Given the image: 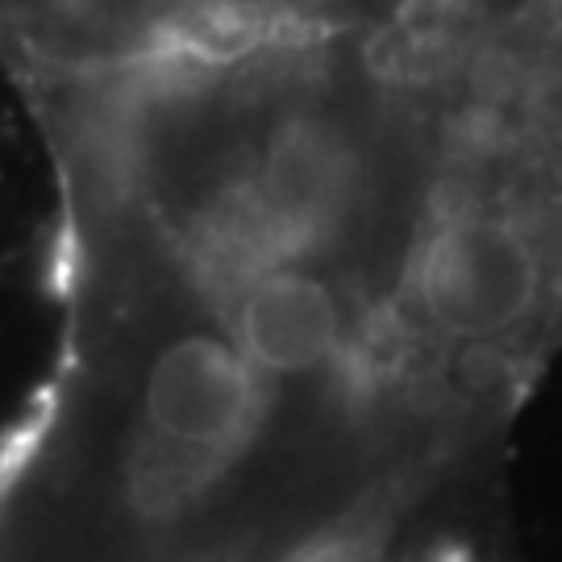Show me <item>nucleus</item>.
I'll list each match as a JSON object with an SVG mask.
<instances>
[{"instance_id":"1","label":"nucleus","mask_w":562,"mask_h":562,"mask_svg":"<svg viewBox=\"0 0 562 562\" xmlns=\"http://www.w3.org/2000/svg\"><path fill=\"white\" fill-rule=\"evenodd\" d=\"M417 304L450 338H501L542 296V262L508 217H454L417 259Z\"/></svg>"},{"instance_id":"2","label":"nucleus","mask_w":562,"mask_h":562,"mask_svg":"<svg viewBox=\"0 0 562 562\" xmlns=\"http://www.w3.org/2000/svg\"><path fill=\"white\" fill-rule=\"evenodd\" d=\"M262 417V383L255 362L222 338H180L159 355L146 380V425L167 438L234 450Z\"/></svg>"},{"instance_id":"3","label":"nucleus","mask_w":562,"mask_h":562,"mask_svg":"<svg viewBox=\"0 0 562 562\" xmlns=\"http://www.w3.org/2000/svg\"><path fill=\"white\" fill-rule=\"evenodd\" d=\"M341 313L334 292L301 271H267L238 308V350L267 371H308L334 355Z\"/></svg>"},{"instance_id":"4","label":"nucleus","mask_w":562,"mask_h":562,"mask_svg":"<svg viewBox=\"0 0 562 562\" xmlns=\"http://www.w3.org/2000/svg\"><path fill=\"white\" fill-rule=\"evenodd\" d=\"M250 188L267 209L271 225L280 229L288 255H296L308 241L334 229L350 192V176L334 142L301 130L276 142L262 176Z\"/></svg>"},{"instance_id":"5","label":"nucleus","mask_w":562,"mask_h":562,"mask_svg":"<svg viewBox=\"0 0 562 562\" xmlns=\"http://www.w3.org/2000/svg\"><path fill=\"white\" fill-rule=\"evenodd\" d=\"M229 467V454L167 438L142 425L125 450V496L142 517H180L201 501Z\"/></svg>"},{"instance_id":"6","label":"nucleus","mask_w":562,"mask_h":562,"mask_svg":"<svg viewBox=\"0 0 562 562\" xmlns=\"http://www.w3.org/2000/svg\"><path fill=\"white\" fill-rule=\"evenodd\" d=\"M304 562H359V554H355V550H341V546H334V550H317L313 559H304Z\"/></svg>"}]
</instances>
